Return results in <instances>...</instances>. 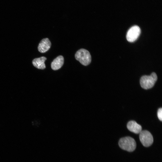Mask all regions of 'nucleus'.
<instances>
[{
  "mask_svg": "<svg viewBox=\"0 0 162 162\" xmlns=\"http://www.w3.org/2000/svg\"><path fill=\"white\" fill-rule=\"evenodd\" d=\"M158 117L160 120L162 121V108H160L158 109L157 112Z\"/></svg>",
  "mask_w": 162,
  "mask_h": 162,
  "instance_id": "9d476101",
  "label": "nucleus"
},
{
  "mask_svg": "<svg viewBox=\"0 0 162 162\" xmlns=\"http://www.w3.org/2000/svg\"><path fill=\"white\" fill-rule=\"evenodd\" d=\"M46 58L42 56L39 58H35L32 61V64L35 68L40 69H44L46 68L44 62Z\"/></svg>",
  "mask_w": 162,
  "mask_h": 162,
  "instance_id": "1a4fd4ad",
  "label": "nucleus"
},
{
  "mask_svg": "<svg viewBox=\"0 0 162 162\" xmlns=\"http://www.w3.org/2000/svg\"><path fill=\"white\" fill-rule=\"evenodd\" d=\"M75 58L82 64L87 66L90 64L91 61V57L89 52L87 50L81 49L76 52Z\"/></svg>",
  "mask_w": 162,
  "mask_h": 162,
  "instance_id": "7ed1b4c3",
  "label": "nucleus"
},
{
  "mask_svg": "<svg viewBox=\"0 0 162 162\" xmlns=\"http://www.w3.org/2000/svg\"><path fill=\"white\" fill-rule=\"evenodd\" d=\"M51 43L48 38L43 39L39 43L38 47L39 52L41 53H44L47 51L50 48Z\"/></svg>",
  "mask_w": 162,
  "mask_h": 162,
  "instance_id": "423d86ee",
  "label": "nucleus"
},
{
  "mask_svg": "<svg viewBox=\"0 0 162 162\" xmlns=\"http://www.w3.org/2000/svg\"><path fill=\"white\" fill-rule=\"evenodd\" d=\"M139 138L142 145L148 147L151 146L153 142V138L151 134L147 130H142L140 133Z\"/></svg>",
  "mask_w": 162,
  "mask_h": 162,
  "instance_id": "20e7f679",
  "label": "nucleus"
},
{
  "mask_svg": "<svg viewBox=\"0 0 162 162\" xmlns=\"http://www.w3.org/2000/svg\"><path fill=\"white\" fill-rule=\"evenodd\" d=\"M157 80V76L155 73L153 72L150 75H144L141 77L140 83L141 87L146 89L152 88Z\"/></svg>",
  "mask_w": 162,
  "mask_h": 162,
  "instance_id": "f03ea898",
  "label": "nucleus"
},
{
  "mask_svg": "<svg viewBox=\"0 0 162 162\" xmlns=\"http://www.w3.org/2000/svg\"><path fill=\"white\" fill-rule=\"evenodd\" d=\"M141 32L140 28L137 26L131 27L128 31L126 34V38L129 42L135 41L139 36Z\"/></svg>",
  "mask_w": 162,
  "mask_h": 162,
  "instance_id": "39448f33",
  "label": "nucleus"
},
{
  "mask_svg": "<svg viewBox=\"0 0 162 162\" xmlns=\"http://www.w3.org/2000/svg\"><path fill=\"white\" fill-rule=\"evenodd\" d=\"M118 144L122 149L129 152L133 151L136 147L135 140L130 136H126L121 138L119 141Z\"/></svg>",
  "mask_w": 162,
  "mask_h": 162,
  "instance_id": "f257e3e1",
  "label": "nucleus"
},
{
  "mask_svg": "<svg viewBox=\"0 0 162 162\" xmlns=\"http://www.w3.org/2000/svg\"><path fill=\"white\" fill-rule=\"evenodd\" d=\"M127 128L130 131L136 134H140L142 130L141 125L134 121L128 122L127 124Z\"/></svg>",
  "mask_w": 162,
  "mask_h": 162,
  "instance_id": "0eeeda50",
  "label": "nucleus"
},
{
  "mask_svg": "<svg viewBox=\"0 0 162 162\" xmlns=\"http://www.w3.org/2000/svg\"><path fill=\"white\" fill-rule=\"evenodd\" d=\"M64 58L62 56H59L55 58L51 64L52 69L54 70H58L60 68L63 64Z\"/></svg>",
  "mask_w": 162,
  "mask_h": 162,
  "instance_id": "6e6552de",
  "label": "nucleus"
}]
</instances>
